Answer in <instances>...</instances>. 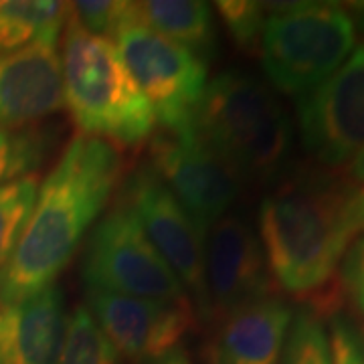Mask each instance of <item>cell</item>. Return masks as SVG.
Segmentation results:
<instances>
[{
    "instance_id": "obj_16",
    "label": "cell",
    "mask_w": 364,
    "mask_h": 364,
    "mask_svg": "<svg viewBox=\"0 0 364 364\" xmlns=\"http://www.w3.org/2000/svg\"><path fill=\"white\" fill-rule=\"evenodd\" d=\"M134 21L164 39L191 49L205 61L215 51V21L208 2L146 0L134 2Z\"/></svg>"
},
{
    "instance_id": "obj_9",
    "label": "cell",
    "mask_w": 364,
    "mask_h": 364,
    "mask_svg": "<svg viewBox=\"0 0 364 364\" xmlns=\"http://www.w3.org/2000/svg\"><path fill=\"white\" fill-rule=\"evenodd\" d=\"M306 154L324 168L348 164L364 148V43L318 87L296 100Z\"/></svg>"
},
{
    "instance_id": "obj_28",
    "label": "cell",
    "mask_w": 364,
    "mask_h": 364,
    "mask_svg": "<svg viewBox=\"0 0 364 364\" xmlns=\"http://www.w3.org/2000/svg\"><path fill=\"white\" fill-rule=\"evenodd\" d=\"M144 364H193L191 363V358H188V354L186 350H182L181 346L178 348H174V350L166 352V354H162V356H158L154 360H148V363Z\"/></svg>"
},
{
    "instance_id": "obj_20",
    "label": "cell",
    "mask_w": 364,
    "mask_h": 364,
    "mask_svg": "<svg viewBox=\"0 0 364 364\" xmlns=\"http://www.w3.org/2000/svg\"><path fill=\"white\" fill-rule=\"evenodd\" d=\"M37 193L39 181L35 174L0 184V272L13 257L16 243L35 207Z\"/></svg>"
},
{
    "instance_id": "obj_25",
    "label": "cell",
    "mask_w": 364,
    "mask_h": 364,
    "mask_svg": "<svg viewBox=\"0 0 364 364\" xmlns=\"http://www.w3.org/2000/svg\"><path fill=\"white\" fill-rule=\"evenodd\" d=\"M336 284L342 301L346 299L352 310L364 318V237L354 239L340 261Z\"/></svg>"
},
{
    "instance_id": "obj_11",
    "label": "cell",
    "mask_w": 364,
    "mask_h": 364,
    "mask_svg": "<svg viewBox=\"0 0 364 364\" xmlns=\"http://www.w3.org/2000/svg\"><path fill=\"white\" fill-rule=\"evenodd\" d=\"M273 289L251 223L241 213L223 215L205 235V322H221L251 301L272 296Z\"/></svg>"
},
{
    "instance_id": "obj_8",
    "label": "cell",
    "mask_w": 364,
    "mask_h": 364,
    "mask_svg": "<svg viewBox=\"0 0 364 364\" xmlns=\"http://www.w3.org/2000/svg\"><path fill=\"white\" fill-rule=\"evenodd\" d=\"M146 162L203 235L229 213L243 188L233 170L200 140L195 124L152 134Z\"/></svg>"
},
{
    "instance_id": "obj_3",
    "label": "cell",
    "mask_w": 364,
    "mask_h": 364,
    "mask_svg": "<svg viewBox=\"0 0 364 364\" xmlns=\"http://www.w3.org/2000/svg\"><path fill=\"white\" fill-rule=\"evenodd\" d=\"M195 130L243 184L273 186L294 166L291 117L257 75L227 69L208 81Z\"/></svg>"
},
{
    "instance_id": "obj_29",
    "label": "cell",
    "mask_w": 364,
    "mask_h": 364,
    "mask_svg": "<svg viewBox=\"0 0 364 364\" xmlns=\"http://www.w3.org/2000/svg\"><path fill=\"white\" fill-rule=\"evenodd\" d=\"M363 332H364V326H363Z\"/></svg>"
},
{
    "instance_id": "obj_10",
    "label": "cell",
    "mask_w": 364,
    "mask_h": 364,
    "mask_svg": "<svg viewBox=\"0 0 364 364\" xmlns=\"http://www.w3.org/2000/svg\"><path fill=\"white\" fill-rule=\"evenodd\" d=\"M119 198L134 210L160 257L193 296L196 316L205 322V235L148 162L128 174Z\"/></svg>"
},
{
    "instance_id": "obj_4",
    "label": "cell",
    "mask_w": 364,
    "mask_h": 364,
    "mask_svg": "<svg viewBox=\"0 0 364 364\" xmlns=\"http://www.w3.org/2000/svg\"><path fill=\"white\" fill-rule=\"evenodd\" d=\"M63 104L81 136L138 148L154 134L152 105L132 77L117 47L67 18L61 51Z\"/></svg>"
},
{
    "instance_id": "obj_7",
    "label": "cell",
    "mask_w": 364,
    "mask_h": 364,
    "mask_svg": "<svg viewBox=\"0 0 364 364\" xmlns=\"http://www.w3.org/2000/svg\"><path fill=\"white\" fill-rule=\"evenodd\" d=\"M117 51L146 95L160 130L195 124L207 90L208 61L132 21L116 33Z\"/></svg>"
},
{
    "instance_id": "obj_26",
    "label": "cell",
    "mask_w": 364,
    "mask_h": 364,
    "mask_svg": "<svg viewBox=\"0 0 364 364\" xmlns=\"http://www.w3.org/2000/svg\"><path fill=\"white\" fill-rule=\"evenodd\" d=\"M348 213H350L352 227L354 233H364V186H354L350 188V198H348Z\"/></svg>"
},
{
    "instance_id": "obj_5",
    "label": "cell",
    "mask_w": 364,
    "mask_h": 364,
    "mask_svg": "<svg viewBox=\"0 0 364 364\" xmlns=\"http://www.w3.org/2000/svg\"><path fill=\"white\" fill-rule=\"evenodd\" d=\"M261 65L273 90L304 95L356 49L358 26L348 2H265Z\"/></svg>"
},
{
    "instance_id": "obj_19",
    "label": "cell",
    "mask_w": 364,
    "mask_h": 364,
    "mask_svg": "<svg viewBox=\"0 0 364 364\" xmlns=\"http://www.w3.org/2000/svg\"><path fill=\"white\" fill-rule=\"evenodd\" d=\"M59 364H119V354L87 306H75L67 320Z\"/></svg>"
},
{
    "instance_id": "obj_2",
    "label": "cell",
    "mask_w": 364,
    "mask_h": 364,
    "mask_svg": "<svg viewBox=\"0 0 364 364\" xmlns=\"http://www.w3.org/2000/svg\"><path fill=\"white\" fill-rule=\"evenodd\" d=\"M124 174L114 144L75 136L39 186L13 257L0 272V304H16L55 286L83 245Z\"/></svg>"
},
{
    "instance_id": "obj_6",
    "label": "cell",
    "mask_w": 364,
    "mask_h": 364,
    "mask_svg": "<svg viewBox=\"0 0 364 364\" xmlns=\"http://www.w3.org/2000/svg\"><path fill=\"white\" fill-rule=\"evenodd\" d=\"M81 272L87 291L170 304L193 301L122 198H116V205L93 227Z\"/></svg>"
},
{
    "instance_id": "obj_17",
    "label": "cell",
    "mask_w": 364,
    "mask_h": 364,
    "mask_svg": "<svg viewBox=\"0 0 364 364\" xmlns=\"http://www.w3.org/2000/svg\"><path fill=\"white\" fill-rule=\"evenodd\" d=\"M69 18V2L0 0V57L41 41H57Z\"/></svg>"
},
{
    "instance_id": "obj_12",
    "label": "cell",
    "mask_w": 364,
    "mask_h": 364,
    "mask_svg": "<svg viewBox=\"0 0 364 364\" xmlns=\"http://www.w3.org/2000/svg\"><path fill=\"white\" fill-rule=\"evenodd\" d=\"M87 308L117 354L140 364L178 348L198 318L193 301L170 304L107 291H87Z\"/></svg>"
},
{
    "instance_id": "obj_21",
    "label": "cell",
    "mask_w": 364,
    "mask_h": 364,
    "mask_svg": "<svg viewBox=\"0 0 364 364\" xmlns=\"http://www.w3.org/2000/svg\"><path fill=\"white\" fill-rule=\"evenodd\" d=\"M279 364H332L324 318L310 306L294 310Z\"/></svg>"
},
{
    "instance_id": "obj_22",
    "label": "cell",
    "mask_w": 364,
    "mask_h": 364,
    "mask_svg": "<svg viewBox=\"0 0 364 364\" xmlns=\"http://www.w3.org/2000/svg\"><path fill=\"white\" fill-rule=\"evenodd\" d=\"M215 11L221 16L235 45L245 53L259 49L263 26L267 21L265 2L249 0H219L215 2Z\"/></svg>"
},
{
    "instance_id": "obj_1",
    "label": "cell",
    "mask_w": 364,
    "mask_h": 364,
    "mask_svg": "<svg viewBox=\"0 0 364 364\" xmlns=\"http://www.w3.org/2000/svg\"><path fill=\"white\" fill-rule=\"evenodd\" d=\"M352 184L332 170L291 166L269 186L257 213L273 286L326 316L342 308L336 275L352 243Z\"/></svg>"
},
{
    "instance_id": "obj_24",
    "label": "cell",
    "mask_w": 364,
    "mask_h": 364,
    "mask_svg": "<svg viewBox=\"0 0 364 364\" xmlns=\"http://www.w3.org/2000/svg\"><path fill=\"white\" fill-rule=\"evenodd\" d=\"M328 344L332 364H364V332L342 308L328 314Z\"/></svg>"
},
{
    "instance_id": "obj_23",
    "label": "cell",
    "mask_w": 364,
    "mask_h": 364,
    "mask_svg": "<svg viewBox=\"0 0 364 364\" xmlns=\"http://www.w3.org/2000/svg\"><path fill=\"white\" fill-rule=\"evenodd\" d=\"M69 21L93 37H116L124 25L134 21V2H71L69 4Z\"/></svg>"
},
{
    "instance_id": "obj_13",
    "label": "cell",
    "mask_w": 364,
    "mask_h": 364,
    "mask_svg": "<svg viewBox=\"0 0 364 364\" xmlns=\"http://www.w3.org/2000/svg\"><path fill=\"white\" fill-rule=\"evenodd\" d=\"M57 41L0 57V130L35 126L63 107Z\"/></svg>"
},
{
    "instance_id": "obj_18",
    "label": "cell",
    "mask_w": 364,
    "mask_h": 364,
    "mask_svg": "<svg viewBox=\"0 0 364 364\" xmlns=\"http://www.w3.org/2000/svg\"><path fill=\"white\" fill-rule=\"evenodd\" d=\"M59 142L55 126H26L0 130V184L33 176Z\"/></svg>"
},
{
    "instance_id": "obj_14",
    "label": "cell",
    "mask_w": 364,
    "mask_h": 364,
    "mask_svg": "<svg viewBox=\"0 0 364 364\" xmlns=\"http://www.w3.org/2000/svg\"><path fill=\"white\" fill-rule=\"evenodd\" d=\"M67 320L59 286L16 304H0V364H59Z\"/></svg>"
},
{
    "instance_id": "obj_15",
    "label": "cell",
    "mask_w": 364,
    "mask_h": 364,
    "mask_svg": "<svg viewBox=\"0 0 364 364\" xmlns=\"http://www.w3.org/2000/svg\"><path fill=\"white\" fill-rule=\"evenodd\" d=\"M294 308L267 296L225 316L213 344V364H279Z\"/></svg>"
},
{
    "instance_id": "obj_27",
    "label": "cell",
    "mask_w": 364,
    "mask_h": 364,
    "mask_svg": "<svg viewBox=\"0 0 364 364\" xmlns=\"http://www.w3.org/2000/svg\"><path fill=\"white\" fill-rule=\"evenodd\" d=\"M344 178L354 186H364V148L346 164Z\"/></svg>"
}]
</instances>
